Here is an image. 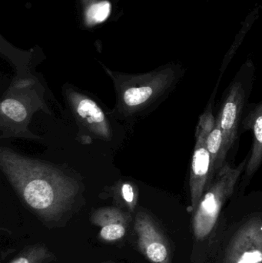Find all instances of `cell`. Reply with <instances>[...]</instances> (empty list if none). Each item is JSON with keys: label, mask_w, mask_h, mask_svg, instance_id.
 Segmentation results:
<instances>
[{"label": "cell", "mask_w": 262, "mask_h": 263, "mask_svg": "<svg viewBox=\"0 0 262 263\" xmlns=\"http://www.w3.org/2000/svg\"><path fill=\"white\" fill-rule=\"evenodd\" d=\"M1 166L26 205L46 223L61 222L72 208L78 187L57 168L3 148Z\"/></svg>", "instance_id": "6da1fadb"}, {"label": "cell", "mask_w": 262, "mask_h": 263, "mask_svg": "<svg viewBox=\"0 0 262 263\" xmlns=\"http://www.w3.org/2000/svg\"><path fill=\"white\" fill-rule=\"evenodd\" d=\"M246 164L244 160L235 168L225 164L215 175L194 211L193 231L198 240H203L215 228L221 208L233 193Z\"/></svg>", "instance_id": "7a4b0ae2"}, {"label": "cell", "mask_w": 262, "mask_h": 263, "mask_svg": "<svg viewBox=\"0 0 262 263\" xmlns=\"http://www.w3.org/2000/svg\"><path fill=\"white\" fill-rule=\"evenodd\" d=\"M215 123V119L212 116L211 108H209L200 118L195 133V149L192 155L189 180L193 212L215 179L213 162L206 147V137Z\"/></svg>", "instance_id": "3957f363"}, {"label": "cell", "mask_w": 262, "mask_h": 263, "mask_svg": "<svg viewBox=\"0 0 262 263\" xmlns=\"http://www.w3.org/2000/svg\"><path fill=\"white\" fill-rule=\"evenodd\" d=\"M173 74L162 72L142 77L132 78L126 82L120 91V101L129 111L139 110L164 93L174 82Z\"/></svg>", "instance_id": "277c9868"}, {"label": "cell", "mask_w": 262, "mask_h": 263, "mask_svg": "<svg viewBox=\"0 0 262 263\" xmlns=\"http://www.w3.org/2000/svg\"><path fill=\"white\" fill-rule=\"evenodd\" d=\"M138 247L152 263H172L169 241L159 226L148 213L139 212L135 222Z\"/></svg>", "instance_id": "5b68a950"}, {"label": "cell", "mask_w": 262, "mask_h": 263, "mask_svg": "<svg viewBox=\"0 0 262 263\" xmlns=\"http://www.w3.org/2000/svg\"><path fill=\"white\" fill-rule=\"evenodd\" d=\"M261 227L254 219L241 227L228 248L225 263H262Z\"/></svg>", "instance_id": "8992f818"}, {"label": "cell", "mask_w": 262, "mask_h": 263, "mask_svg": "<svg viewBox=\"0 0 262 263\" xmlns=\"http://www.w3.org/2000/svg\"><path fill=\"white\" fill-rule=\"evenodd\" d=\"M246 91L239 83H234L226 96L216 120L226 139L229 152L238 137V128L243 114Z\"/></svg>", "instance_id": "52a82bcc"}, {"label": "cell", "mask_w": 262, "mask_h": 263, "mask_svg": "<svg viewBox=\"0 0 262 263\" xmlns=\"http://www.w3.org/2000/svg\"><path fill=\"white\" fill-rule=\"evenodd\" d=\"M92 224L100 227L99 236L105 242H115L124 237L131 216L112 207L102 208L92 215Z\"/></svg>", "instance_id": "ba28073f"}, {"label": "cell", "mask_w": 262, "mask_h": 263, "mask_svg": "<svg viewBox=\"0 0 262 263\" xmlns=\"http://www.w3.org/2000/svg\"><path fill=\"white\" fill-rule=\"evenodd\" d=\"M72 104L77 116L94 133L102 137L110 136V129L104 112L95 102L88 97L75 95Z\"/></svg>", "instance_id": "9c48e42d"}, {"label": "cell", "mask_w": 262, "mask_h": 263, "mask_svg": "<svg viewBox=\"0 0 262 263\" xmlns=\"http://www.w3.org/2000/svg\"><path fill=\"white\" fill-rule=\"evenodd\" d=\"M243 126L253 133L252 153L246 166V175L249 178L256 173L262 163V102L248 112Z\"/></svg>", "instance_id": "30bf717a"}, {"label": "cell", "mask_w": 262, "mask_h": 263, "mask_svg": "<svg viewBox=\"0 0 262 263\" xmlns=\"http://www.w3.org/2000/svg\"><path fill=\"white\" fill-rule=\"evenodd\" d=\"M206 147L212 157L214 171L216 175L225 165V160L228 153L226 139L216 119L213 128L209 132L206 137Z\"/></svg>", "instance_id": "8fae6325"}, {"label": "cell", "mask_w": 262, "mask_h": 263, "mask_svg": "<svg viewBox=\"0 0 262 263\" xmlns=\"http://www.w3.org/2000/svg\"><path fill=\"white\" fill-rule=\"evenodd\" d=\"M55 256L44 244L30 246L8 263H50Z\"/></svg>", "instance_id": "7c38bea8"}, {"label": "cell", "mask_w": 262, "mask_h": 263, "mask_svg": "<svg viewBox=\"0 0 262 263\" xmlns=\"http://www.w3.org/2000/svg\"><path fill=\"white\" fill-rule=\"evenodd\" d=\"M2 116L13 123H22L27 118L28 112L26 106L15 98H6L1 104Z\"/></svg>", "instance_id": "4fadbf2b"}, {"label": "cell", "mask_w": 262, "mask_h": 263, "mask_svg": "<svg viewBox=\"0 0 262 263\" xmlns=\"http://www.w3.org/2000/svg\"><path fill=\"white\" fill-rule=\"evenodd\" d=\"M111 3L107 0L95 2L86 9V18L88 24H98L107 20L110 15Z\"/></svg>", "instance_id": "5bb4252c"}, {"label": "cell", "mask_w": 262, "mask_h": 263, "mask_svg": "<svg viewBox=\"0 0 262 263\" xmlns=\"http://www.w3.org/2000/svg\"><path fill=\"white\" fill-rule=\"evenodd\" d=\"M122 193L124 200L129 205L133 204L135 201V195H134L133 189L129 184H124L122 188Z\"/></svg>", "instance_id": "9a60e30c"}, {"label": "cell", "mask_w": 262, "mask_h": 263, "mask_svg": "<svg viewBox=\"0 0 262 263\" xmlns=\"http://www.w3.org/2000/svg\"><path fill=\"white\" fill-rule=\"evenodd\" d=\"M101 263H115L113 262H101Z\"/></svg>", "instance_id": "2e32d148"}, {"label": "cell", "mask_w": 262, "mask_h": 263, "mask_svg": "<svg viewBox=\"0 0 262 263\" xmlns=\"http://www.w3.org/2000/svg\"><path fill=\"white\" fill-rule=\"evenodd\" d=\"M261 229H262V227H261Z\"/></svg>", "instance_id": "e0dca14e"}]
</instances>
